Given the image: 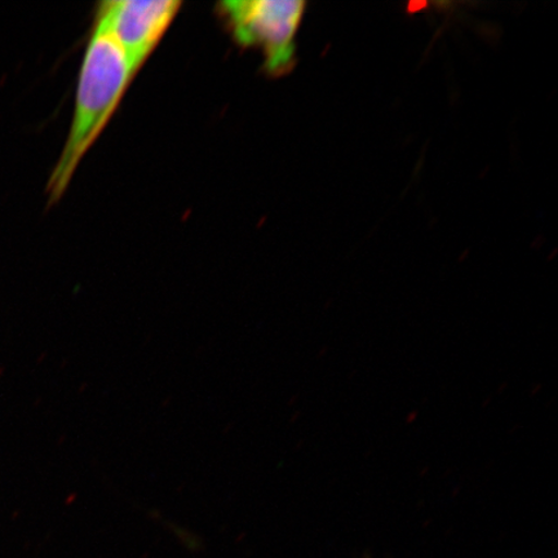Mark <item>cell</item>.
Here are the masks:
<instances>
[{
    "mask_svg": "<svg viewBox=\"0 0 558 558\" xmlns=\"http://www.w3.org/2000/svg\"><path fill=\"white\" fill-rule=\"evenodd\" d=\"M305 9L302 0H227L218 5L236 44L259 50L265 70L274 76L290 73L295 65Z\"/></svg>",
    "mask_w": 558,
    "mask_h": 558,
    "instance_id": "cell-2",
    "label": "cell"
},
{
    "mask_svg": "<svg viewBox=\"0 0 558 558\" xmlns=\"http://www.w3.org/2000/svg\"><path fill=\"white\" fill-rule=\"evenodd\" d=\"M135 75L120 45L96 21L83 59L65 148L48 183L50 204L66 192L82 159L113 118Z\"/></svg>",
    "mask_w": 558,
    "mask_h": 558,
    "instance_id": "cell-1",
    "label": "cell"
},
{
    "mask_svg": "<svg viewBox=\"0 0 558 558\" xmlns=\"http://www.w3.org/2000/svg\"><path fill=\"white\" fill-rule=\"evenodd\" d=\"M179 0H110L100 4L96 21L122 48L136 74L179 15Z\"/></svg>",
    "mask_w": 558,
    "mask_h": 558,
    "instance_id": "cell-3",
    "label": "cell"
}]
</instances>
